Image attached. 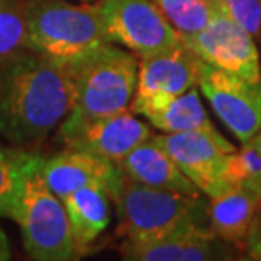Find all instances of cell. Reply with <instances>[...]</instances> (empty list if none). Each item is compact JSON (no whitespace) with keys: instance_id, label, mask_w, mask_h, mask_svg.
<instances>
[{"instance_id":"ac0fdd59","label":"cell","mask_w":261,"mask_h":261,"mask_svg":"<svg viewBox=\"0 0 261 261\" xmlns=\"http://www.w3.org/2000/svg\"><path fill=\"white\" fill-rule=\"evenodd\" d=\"M29 49L28 0H0V63Z\"/></svg>"},{"instance_id":"7c38bea8","label":"cell","mask_w":261,"mask_h":261,"mask_svg":"<svg viewBox=\"0 0 261 261\" xmlns=\"http://www.w3.org/2000/svg\"><path fill=\"white\" fill-rule=\"evenodd\" d=\"M41 173L61 200L82 187L102 189L114 200L124 178L119 165L87 151L70 148L44 158Z\"/></svg>"},{"instance_id":"603a6c76","label":"cell","mask_w":261,"mask_h":261,"mask_svg":"<svg viewBox=\"0 0 261 261\" xmlns=\"http://www.w3.org/2000/svg\"><path fill=\"white\" fill-rule=\"evenodd\" d=\"M12 258V251H10L9 238L2 229H0V261H7Z\"/></svg>"},{"instance_id":"277c9868","label":"cell","mask_w":261,"mask_h":261,"mask_svg":"<svg viewBox=\"0 0 261 261\" xmlns=\"http://www.w3.org/2000/svg\"><path fill=\"white\" fill-rule=\"evenodd\" d=\"M44 156L29 166L22 190L10 219L20 227L29 256L38 261H70L80 258L73 241L63 200L49 189L41 173Z\"/></svg>"},{"instance_id":"ffe728a7","label":"cell","mask_w":261,"mask_h":261,"mask_svg":"<svg viewBox=\"0 0 261 261\" xmlns=\"http://www.w3.org/2000/svg\"><path fill=\"white\" fill-rule=\"evenodd\" d=\"M181 38L197 34L207 25L212 9L207 0H154Z\"/></svg>"},{"instance_id":"d6986e66","label":"cell","mask_w":261,"mask_h":261,"mask_svg":"<svg viewBox=\"0 0 261 261\" xmlns=\"http://www.w3.org/2000/svg\"><path fill=\"white\" fill-rule=\"evenodd\" d=\"M226 180L229 187H244L261 197V153L251 138L239 151L229 153Z\"/></svg>"},{"instance_id":"d4e9b609","label":"cell","mask_w":261,"mask_h":261,"mask_svg":"<svg viewBox=\"0 0 261 261\" xmlns=\"http://www.w3.org/2000/svg\"><path fill=\"white\" fill-rule=\"evenodd\" d=\"M83 2H90V0H83Z\"/></svg>"},{"instance_id":"5b68a950","label":"cell","mask_w":261,"mask_h":261,"mask_svg":"<svg viewBox=\"0 0 261 261\" xmlns=\"http://www.w3.org/2000/svg\"><path fill=\"white\" fill-rule=\"evenodd\" d=\"M112 202L117 208L121 232L133 241L161 236L190 224L208 226V203L200 195L153 189L126 176Z\"/></svg>"},{"instance_id":"ba28073f","label":"cell","mask_w":261,"mask_h":261,"mask_svg":"<svg viewBox=\"0 0 261 261\" xmlns=\"http://www.w3.org/2000/svg\"><path fill=\"white\" fill-rule=\"evenodd\" d=\"M197 87L239 143H246L258 134L261 129V80H244L200 60Z\"/></svg>"},{"instance_id":"5bb4252c","label":"cell","mask_w":261,"mask_h":261,"mask_svg":"<svg viewBox=\"0 0 261 261\" xmlns=\"http://www.w3.org/2000/svg\"><path fill=\"white\" fill-rule=\"evenodd\" d=\"M261 197L244 187H232L224 194L211 198L208 203V226L222 241L239 244L246 241Z\"/></svg>"},{"instance_id":"7a4b0ae2","label":"cell","mask_w":261,"mask_h":261,"mask_svg":"<svg viewBox=\"0 0 261 261\" xmlns=\"http://www.w3.org/2000/svg\"><path fill=\"white\" fill-rule=\"evenodd\" d=\"M71 68L75 75V103L63 122L76 124L129 109L139 70V60L130 51L106 43Z\"/></svg>"},{"instance_id":"2e32d148","label":"cell","mask_w":261,"mask_h":261,"mask_svg":"<svg viewBox=\"0 0 261 261\" xmlns=\"http://www.w3.org/2000/svg\"><path fill=\"white\" fill-rule=\"evenodd\" d=\"M153 124L154 129L165 134L170 133H202L208 138L216 139L217 143L234 146L226 136L219 133L216 124L211 121L208 114L203 109L200 93L197 87L190 88L181 95L171 98L161 111L146 117Z\"/></svg>"},{"instance_id":"e0dca14e","label":"cell","mask_w":261,"mask_h":261,"mask_svg":"<svg viewBox=\"0 0 261 261\" xmlns=\"http://www.w3.org/2000/svg\"><path fill=\"white\" fill-rule=\"evenodd\" d=\"M38 156L22 148H0V217L12 216L25 173Z\"/></svg>"},{"instance_id":"3957f363","label":"cell","mask_w":261,"mask_h":261,"mask_svg":"<svg viewBox=\"0 0 261 261\" xmlns=\"http://www.w3.org/2000/svg\"><path fill=\"white\" fill-rule=\"evenodd\" d=\"M29 49L73 65L109 43L100 5L28 0Z\"/></svg>"},{"instance_id":"9c48e42d","label":"cell","mask_w":261,"mask_h":261,"mask_svg":"<svg viewBox=\"0 0 261 261\" xmlns=\"http://www.w3.org/2000/svg\"><path fill=\"white\" fill-rule=\"evenodd\" d=\"M198 70L200 60L184 44L139 60L138 85L129 109L143 117L161 111L171 98L198 85Z\"/></svg>"},{"instance_id":"7402d4cb","label":"cell","mask_w":261,"mask_h":261,"mask_svg":"<svg viewBox=\"0 0 261 261\" xmlns=\"http://www.w3.org/2000/svg\"><path fill=\"white\" fill-rule=\"evenodd\" d=\"M246 249L251 259L261 261V217H256L246 236Z\"/></svg>"},{"instance_id":"44dd1931","label":"cell","mask_w":261,"mask_h":261,"mask_svg":"<svg viewBox=\"0 0 261 261\" xmlns=\"http://www.w3.org/2000/svg\"><path fill=\"white\" fill-rule=\"evenodd\" d=\"M212 9H219L248 31L253 38L261 33V0H207Z\"/></svg>"},{"instance_id":"cb8c5ba5","label":"cell","mask_w":261,"mask_h":261,"mask_svg":"<svg viewBox=\"0 0 261 261\" xmlns=\"http://www.w3.org/2000/svg\"><path fill=\"white\" fill-rule=\"evenodd\" d=\"M254 141H256V146H258V149H259V153H261V129L258 130V134L254 136Z\"/></svg>"},{"instance_id":"6da1fadb","label":"cell","mask_w":261,"mask_h":261,"mask_svg":"<svg viewBox=\"0 0 261 261\" xmlns=\"http://www.w3.org/2000/svg\"><path fill=\"white\" fill-rule=\"evenodd\" d=\"M75 103L71 65L25 49L0 63V136L19 148L44 141Z\"/></svg>"},{"instance_id":"30bf717a","label":"cell","mask_w":261,"mask_h":261,"mask_svg":"<svg viewBox=\"0 0 261 261\" xmlns=\"http://www.w3.org/2000/svg\"><path fill=\"white\" fill-rule=\"evenodd\" d=\"M151 136L148 124L130 109L76 124L61 122L58 127V138L66 148L87 151L116 165Z\"/></svg>"},{"instance_id":"4fadbf2b","label":"cell","mask_w":261,"mask_h":261,"mask_svg":"<svg viewBox=\"0 0 261 261\" xmlns=\"http://www.w3.org/2000/svg\"><path fill=\"white\" fill-rule=\"evenodd\" d=\"M122 175L138 184L153 187V189L178 192V194L197 197L200 190L189 180L175 160L156 143L151 136L144 143L130 151L119 163Z\"/></svg>"},{"instance_id":"8992f818","label":"cell","mask_w":261,"mask_h":261,"mask_svg":"<svg viewBox=\"0 0 261 261\" xmlns=\"http://www.w3.org/2000/svg\"><path fill=\"white\" fill-rule=\"evenodd\" d=\"M98 5L107 41L130 51L138 60L184 44L154 0H100Z\"/></svg>"},{"instance_id":"52a82bcc","label":"cell","mask_w":261,"mask_h":261,"mask_svg":"<svg viewBox=\"0 0 261 261\" xmlns=\"http://www.w3.org/2000/svg\"><path fill=\"white\" fill-rule=\"evenodd\" d=\"M181 43L203 63L249 82L261 80L254 38L219 9H212L205 28L181 38Z\"/></svg>"},{"instance_id":"9a60e30c","label":"cell","mask_w":261,"mask_h":261,"mask_svg":"<svg viewBox=\"0 0 261 261\" xmlns=\"http://www.w3.org/2000/svg\"><path fill=\"white\" fill-rule=\"evenodd\" d=\"M109 195L97 187H82L63 198L78 254L100 236L111 222Z\"/></svg>"},{"instance_id":"8fae6325","label":"cell","mask_w":261,"mask_h":261,"mask_svg":"<svg viewBox=\"0 0 261 261\" xmlns=\"http://www.w3.org/2000/svg\"><path fill=\"white\" fill-rule=\"evenodd\" d=\"M153 139L208 198L232 189L226 180V170L229 153L236 151L234 146L221 144L202 133H163L153 134Z\"/></svg>"}]
</instances>
